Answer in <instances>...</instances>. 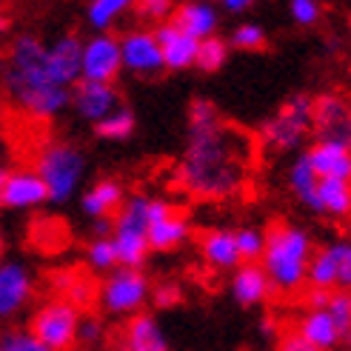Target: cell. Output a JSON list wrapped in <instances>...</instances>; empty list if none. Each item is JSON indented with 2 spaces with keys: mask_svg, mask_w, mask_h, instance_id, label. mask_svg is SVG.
I'll use <instances>...</instances> for the list:
<instances>
[{
  "mask_svg": "<svg viewBox=\"0 0 351 351\" xmlns=\"http://www.w3.org/2000/svg\"><path fill=\"white\" fill-rule=\"evenodd\" d=\"M243 171V143H237V132L226 126V120L189 129V146L178 169L183 189H189L195 197L217 200L240 186Z\"/></svg>",
  "mask_w": 351,
  "mask_h": 351,
  "instance_id": "1",
  "label": "cell"
},
{
  "mask_svg": "<svg viewBox=\"0 0 351 351\" xmlns=\"http://www.w3.org/2000/svg\"><path fill=\"white\" fill-rule=\"evenodd\" d=\"M6 89L34 117H55L72 103V89H63L46 72V46L38 34H21L6 60Z\"/></svg>",
  "mask_w": 351,
  "mask_h": 351,
  "instance_id": "2",
  "label": "cell"
},
{
  "mask_svg": "<svg viewBox=\"0 0 351 351\" xmlns=\"http://www.w3.org/2000/svg\"><path fill=\"white\" fill-rule=\"evenodd\" d=\"M311 237L303 229L289 223H271L263 234V271H266L271 289L300 291L306 283V269L311 260Z\"/></svg>",
  "mask_w": 351,
  "mask_h": 351,
  "instance_id": "3",
  "label": "cell"
},
{
  "mask_svg": "<svg viewBox=\"0 0 351 351\" xmlns=\"http://www.w3.org/2000/svg\"><path fill=\"white\" fill-rule=\"evenodd\" d=\"M86 171V157L77 146L72 143H49L38 154V178L43 180L49 200L63 203L72 197V191L77 189L80 178Z\"/></svg>",
  "mask_w": 351,
  "mask_h": 351,
  "instance_id": "4",
  "label": "cell"
},
{
  "mask_svg": "<svg viewBox=\"0 0 351 351\" xmlns=\"http://www.w3.org/2000/svg\"><path fill=\"white\" fill-rule=\"evenodd\" d=\"M77 326L80 311L63 300H55L32 317V337L49 351H69L77 343Z\"/></svg>",
  "mask_w": 351,
  "mask_h": 351,
  "instance_id": "5",
  "label": "cell"
},
{
  "mask_svg": "<svg viewBox=\"0 0 351 351\" xmlns=\"http://www.w3.org/2000/svg\"><path fill=\"white\" fill-rule=\"evenodd\" d=\"M308 129H311V97L294 95L289 103H283V106L277 109L274 117L263 123V140H266L269 146L286 152L300 143Z\"/></svg>",
  "mask_w": 351,
  "mask_h": 351,
  "instance_id": "6",
  "label": "cell"
},
{
  "mask_svg": "<svg viewBox=\"0 0 351 351\" xmlns=\"http://www.w3.org/2000/svg\"><path fill=\"white\" fill-rule=\"evenodd\" d=\"M306 280H308V289H317V291H331L335 286H340V291H348L351 245L348 243H331L326 249L311 252Z\"/></svg>",
  "mask_w": 351,
  "mask_h": 351,
  "instance_id": "7",
  "label": "cell"
},
{
  "mask_svg": "<svg viewBox=\"0 0 351 351\" xmlns=\"http://www.w3.org/2000/svg\"><path fill=\"white\" fill-rule=\"evenodd\" d=\"M152 286L149 277L143 271L134 269H117L109 274V280L100 286V300L103 308L112 314H126V311H137L146 303Z\"/></svg>",
  "mask_w": 351,
  "mask_h": 351,
  "instance_id": "8",
  "label": "cell"
},
{
  "mask_svg": "<svg viewBox=\"0 0 351 351\" xmlns=\"http://www.w3.org/2000/svg\"><path fill=\"white\" fill-rule=\"evenodd\" d=\"M120 46L109 34H95L89 43H83L80 55V80L92 83H112L120 75Z\"/></svg>",
  "mask_w": 351,
  "mask_h": 351,
  "instance_id": "9",
  "label": "cell"
},
{
  "mask_svg": "<svg viewBox=\"0 0 351 351\" xmlns=\"http://www.w3.org/2000/svg\"><path fill=\"white\" fill-rule=\"evenodd\" d=\"M120 46V63L132 69L137 75H157L163 72L160 46H157L154 34L146 29H132L117 40Z\"/></svg>",
  "mask_w": 351,
  "mask_h": 351,
  "instance_id": "10",
  "label": "cell"
},
{
  "mask_svg": "<svg viewBox=\"0 0 351 351\" xmlns=\"http://www.w3.org/2000/svg\"><path fill=\"white\" fill-rule=\"evenodd\" d=\"M80 55H83V40L77 34H63L46 49V72L58 86L69 89L72 83L80 80Z\"/></svg>",
  "mask_w": 351,
  "mask_h": 351,
  "instance_id": "11",
  "label": "cell"
},
{
  "mask_svg": "<svg viewBox=\"0 0 351 351\" xmlns=\"http://www.w3.org/2000/svg\"><path fill=\"white\" fill-rule=\"evenodd\" d=\"M311 129H317L320 140H343L348 143V106L340 95L311 97Z\"/></svg>",
  "mask_w": 351,
  "mask_h": 351,
  "instance_id": "12",
  "label": "cell"
},
{
  "mask_svg": "<svg viewBox=\"0 0 351 351\" xmlns=\"http://www.w3.org/2000/svg\"><path fill=\"white\" fill-rule=\"evenodd\" d=\"M114 351H169V340L163 337V331L152 314L140 311L123 323Z\"/></svg>",
  "mask_w": 351,
  "mask_h": 351,
  "instance_id": "13",
  "label": "cell"
},
{
  "mask_svg": "<svg viewBox=\"0 0 351 351\" xmlns=\"http://www.w3.org/2000/svg\"><path fill=\"white\" fill-rule=\"evenodd\" d=\"M75 109L80 117L100 123L103 117H109L114 109H120V95L112 83H92V80H77L75 83Z\"/></svg>",
  "mask_w": 351,
  "mask_h": 351,
  "instance_id": "14",
  "label": "cell"
},
{
  "mask_svg": "<svg viewBox=\"0 0 351 351\" xmlns=\"http://www.w3.org/2000/svg\"><path fill=\"white\" fill-rule=\"evenodd\" d=\"M308 166L317 174V180L335 178V180H348L351 178V152L343 140H317L308 152Z\"/></svg>",
  "mask_w": 351,
  "mask_h": 351,
  "instance_id": "15",
  "label": "cell"
},
{
  "mask_svg": "<svg viewBox=\"0 0 351 351\" xmlns=\"http://www.w3.org/2000/svg\"><path fill=\"white\" fill-rule=\"evenodd\" d=\"M152 34H154L157 46H160L163 69H174V72H180V69L195 66V58H197V40H195V38H189V34H183L171 21L160 23Z\"/></svg>",
  "mask_w": 351,
  "mask_h": 351,
  "instance_id": "16",
  "label": "cell"
},
{
  "mask_svg": "<svg viewBox=\"0 0 351 351\" xmlns=\"http://www.w3.org/2000/svg\"><path fill=\"white\" fill-rule=\"evenodd\" d=\"M49 200V191L43 180L34 171H12L0 186V206L12 208H32Z\"/></svg>",
  "mask_w": 351,
  "mask_h": 351,
  "instance_id": "17",
  "label": "cell"
},
{
  "mask_svg": "<svg viewBox=\"0 0 351 351\" xmlns=\"http://www.w3.org/2000/svg\"><path fill=\"white\" fill-rule=\"evenodd\" d=\"M189 234V220L183 215V208L171 206L163 217H157L146 226V240L149 252H171L186 240Z\"/></svg>",
  "mask_w": 351,
  "mask_h": 351,
  "instance_id": "18",
  "label": "cell"
},
{
  "mask_svg": "<svg viewBox=\"0 0 351 351\" xmlns=\"http://www.w3.org/2000/svg\"><path fill=\"white\" fill-rule=\"evenodd\" d=\"M32 297V277L21 263L0 266V317H9Z\"/></svg>",
  "mask_w": 351,
  "mask_h": 351,
  "instance_id": "19",
  "label": "cell"
},
{
  "mask_svg": "<svg viewBox=\"0 0 351 351\" xmlns=\"http://www.w3.org/2000/svg\"><path fill=\"white\" fill-rule=\"evenodd\" d=\"M171 23L178 26L183 34L195 38L197 43L212 38L217 29V12L212 3H180L171 12Z\"/></svg>",
  "mask_w": 351,
  "mask_h": 351,
  "instance_id": "20",
  "label": "cell"
},
{
  "mask_svg": "<svg viewBox=\"0 0 351 351\" xmlns=\"http://www.w3.org/2000/svg\"><path fill=\"white\" fill-rule=\"evenodd\" d=\"M271 291L274 289L269 283V277H266V271H263V266H257V263H243V266L237 269V274H234V280H232L234 300L240 306H245V308L263 303Z\"/></svg>",
  "mask_w": 351,
  "mask_h": 351,
  "instance_id": "21",
  "label": "cell"
},
{
  "mask_svg": "<svg viewBox=\"0 0 351 351\" xmlns=\"http://www.w3.org/2000/svg\"><path fill=\"white\" fill-rule=\"evenodd\" d=\"M55 289L63 294V303H69L75 311H83V308H92L95 306V300H97V294H100V289H97V280H92L86 271H80V269H69V271H60V274H55Z\"/></svg>",
  "mask_w": 351,
  "mask_h": 351,
  "instance_id": "22",
  "label": "cell"
},
{
  "mask_svg": "<svg viewBox=\"0 0 351 351\" xmlns=\"http://www.w3.org/2000/svg\"><path fill=\"white\" fill-rule=\"evenodd\" d=\"M123 197H126V189H123V183L106 178V180L95 183L83 195V212L89 215V217H95V220H106L109 215L120 212Z\"/></svg>",
  "mask_w": 351,
  "mask_h": 351,
  "instance_id": "23",
  "label": "cell"
},
{
  "mask_svg": "<svg viewBox=\"0 0 351 351\" xmlns=\"http://www.w3.org/2000/svg\"><path fill=\"white\" fill-rule=\"evenodd\" d=\"M297 335L317 351H331V348H337L343 343L340 331H337L335 320L328 317L326 308L323 311H308L306 317L300 320V326H297Z\"/></svg>",
  "mask_w": 351,
  "mask_h": 351,
  "instance_id": "24",
  "label": "cell"
},
{
  "mask_svg": "<svg viewBox=\"0 0 351 351\" xmlns=\"http://www.w3.org/2000/svg\"><path fill=\"white\" fill-rule=\"evenodd\" d=\"M112 249L114 257L123 269H134L140 271V266L149 260V240L146 232H132V229H112Z\"/></svg>",
  "mask_w": 351,
  "mask_h": 351,
  "instance_id": "25",
  "label": "cell"
},
{
  "mask_svg": "<svg viewBox=\"0 0 351 351\" xmlns=\"http://www.w3.org/2000/svg\"><path fill=\"white\" fill-rule=\"evenodd\" d=\"M200 252H203L206 263H212L217 269H232L240 263L237 249H234V232H223V229L206 232L200 237Z\"/></svg>",
  "mask_w": 351,
  "mask_h": 351,
  "instance_id": "26",
  "label": "cell"
},
{
  "mask_svg": "<svg viewBox=\"0 0 351 351\" xmlns=\"http://www.w3.org/2000/svg\"><path fill=\"white\" fill-rule=\"evenodd\" d=\"M317 212L331 215V217H346L351 208V189L348 180H335V178H323L317 180Z\"/></svg>",
  "mask_w": 351,
  "mask_h": 351,
  "instance_id": "27",
  "label": "cell"
},
{
  "mask_svg": "<svg viewBox=\"0 0 351 351\" xmlns=\"http://www.w3.org/2000/svg\"><path fill=\"white\" fill-rule=\"evenodd\" d=\"M289 183H291L294 195L300 197V203H306L311 212H317V195H314V191H317V174L311 171L306 152L294 160V166H291V171H289ZM317 215H320V212H317Z\"/></svg>",
  "mask_w": 351,
  "mask_h": 351,
  "instance_id": "28",
  "label": "cell"
},
{
  "mask_svg": "<svg viewBox=\"0 0 351 351\" xmlns=\"http://www.w3.org/2000/svg\"><path fill=\"white\" fill-rule=\"evenodd\" d=\"M137 126L134 112L132 109H114L109 117H103L100 123H95V134L103 140H126Z\"/></svg>",
  "mask_w": 351,
  "mask_h": 351,
  "instance_id": "29",
  "label": "cell"
},
{
  "mask_svg": "<svg viewBox=\"0 0 351 351\" xmlns=\"http://www.w3.org/2000/svg\"><path fill=\"white\" fill-rule=\"evenodd\" d=\"M226 58H229V40L217 38V34H212V38H206L197 43V58H195V66H200L203 72H217V69H223Z\"/></svg>",
  "mask_w": 351,
  "mask_h": 351,
  "instance_id": "30",
  "label": "cell"
},
{
  "mask_svg": "<svg viewBox=\"0 0 351 351\" xmlns=\"http://www.w3.org/2000/svg\"><path fill=\"white\" fill-rule=\"evenodd\" d=\"M326 311H328V317L335 320L340 337L348 340V335H351V297H348V291H331Z\"/></svg>",
  "mask_w": 351,
  "mask_h": 351,
  "instance_id": "31",
  "label": "cell"
},
{
  "mask_svg": "<svg viewBox=\"0 0 351 351\" xmlns=\"http://www.w3.org/2000/svg\"><path fill=\"white\" fill-rule=\"evenodd\" d=\"M126 9H129V0H95V3H89V23L103 32Z\"/></svg>",
  "mask_w": 351,
  "mask_h": 351,
  "instance_id": "32",
  "label": "cell"
},
{
  "mask_svg": "<svg viewBox=\"0 0 351 351\" xmlns=\"http://www.w3.org/2000/svg\"><path fill=\"white\" fill-rule=\"evenodd\" d=\"M232 46L240 51H263L269 46V40H266V32L257 23H243L232 32Z\"/></svg>",
  "mask_w": 351,
  "mask_h": 351,
  "instance_id": "33",
  "label": "cell"
},
{
  "mask_svg": "<svg viewBox=\"0 0 351 351\" xmlns=\"http://www.w3.org/2000/svg\"><path fill=\"white\" fill-rule=\"evenodd\" d=\"M234 249H237L240 260L257 263L260 254H263V232H257V229H240V232H234Z\"/></svg>",
  "mask_w": 351,
  "mask_h": 351,
  "instance_id": "34",
  "label": "cell"
},
{
  "mask_svg": "<svg viewBox=\"0 0 351 351\" xmlns=\"http://www.w3.org/2000/svg\"><path fill=\"white\" fill-rule=\"evenodd\" d=\"M86 257H89V263H92L95 269H114L117 266V257H114V249H112V240L109 237L92 240Z\"/></svg>",
  "mask_w": 351,
  "mask_h": 351,
  "instance_id": "35",
  "label": "cell"
},
{
  "mask_svg": "<svg viewBox=\"0 0 351 351\" xmlns=\"http://www.w3.org/2000/svg\"><path fill=\"white\" fill-rule=\"evenodd\" d=\"M149 294L154 297L157 308H174V306H180V300H183V289H180V283H174V280L157 283L154 291H149Z\"/></svg>",
  "mask_w": 351,
  "mask_h": 351,
  "instance_id": "36",
  "label": "cell"
},
{
  "mask_svg": "<svg viewBox=\"0 0 351 351\" xmlns=\"http://www.w3.org/2000/svg\"><path fill=\"white\" fill-rule=\"evenodd\" d=\"M0 351H49V348H43L26 331H9V335L0 337Z\"/></svg>",
  "mask_w": 351,
  "mask_h": 351,
  "instance_id": "37",
  "label": "cell"
},
{
  "mask_svg": "<svg viewBox=\"0 0 351 351\" xmlns=\"http://www.w3.org/2000/svg\"><path fill=\"white\" fill-rule=\"evenodd\" d=\"M171 12H174V3H169V0H143V3H137V14L146 17V21H154L157 26L166 23Z\"/></svg>",
  "mask_w": 351,
  "mask_h": 351,
  "instance_id": "38",
  "label": "cell"
},
{
  "mask_svg": "<svg viewBox=\"0 0 351 351\" xmlns=\"http://www.w3.org/2000/svg\"><path fill=\"white\" fill-rule=\"evenodd\" d=\"M291 17L300 26H314L320 21V6L314 0H294L291 3Z\"/></svg>",
  "mask_w": 351,
  "mask_h": 351,
  "instance_id": "39",
  "label": "cell"
},
{
  "mask_svg": "<svg viewBox=\"0 0 351 351\" xmlns=\"http://www.w3.org/2000/svg\"><path fill=\"white\" fill-rule=\"evenodd\" d=\"M277 351H317L314 346H308L297 331H286L283 337H280V346H277Z\"/></svg>",
  "mask_w": 351,
  "mask_h": 351,
  "instance_id": "40",
  "label": "cell"
},
{
  "mask_svg": "<svg viewBox=\"0 0 351 351\" xmlns=\"http://www.w3.org/2000/svg\"><path fill=\"white\" fill-rule=\"evenodd\" d=\"M97 337H100V323H97V317L80 320V326H77V340L92 343V340H97Z\"/></svg>",
  "mask_w": 351,
  "mask_h": 351,
  "instance_id": "41",
  "label": "cell"
},
{
  "mask_svg": "<svg viewBox=\"0 0 351 351\" xmlns=\"http://www.w3.org/2000/svg\"><path fill=\"white\" fill-rule=\"evenodd\" d=\"M252 6V0H226L223 9H229V12H245Z\"/></svg>",
  "mask_w": 351,
  "mask_h": 351,
  "instance_id": "42",
  "label": "cell"
},
{
  "mask_svg": "<svg viewBox=\"0 0 351 351\" xmlns=\"http://www.w3.org/2000/svg\"><path fill=\"white\" fill-rule=\"evenodd\" d=\"M40 229H46V234H43V237H51V234H49V223H40ZM40 249H43V252H55V249H51V240H43Z\"/></svg>",
  "mask_w": 351,
  "mask_h": 351,
  "instance_id": "43",
  "label": "cell"
},
{
  "mask_svg": "<svg viewBox=\"0 0 351 351\" xmlns=\"http://www.w3.org/2000/svg\"><path fill=\"white\" fill-rule=\"evenodd\" d=\"M9 26H12V17H9L6 12H0V34H3Z\"/></svg>",
  "mask_w": 351,
  "mask_h": 351,
  "instance_id": "44",
  "label": "cell"
},
{
  "mask_svg": "<svg viewBox=\"0 0 351 351\" xmlns=\"http://www.w3.org/2000/svg\"><path fill=\"white\" fill-rule=\"evenodd\" d=\"M3 180H6V171H3V169H0V186H3Z\"/></svg>",
  "mask_w": 351,
  "mask_h": 351,
  "instance_id": "45",
  "label": "cell"
},
{
  "mask_svg": "<svg viewBox=\"0 0 351 351\" xmlns=\"http://www.w3.org/2000/svg\"><path fill=\"white\" fill-rule=\"evenodd\" d=\"M0 260H3V243H0ZM0 266H3V263H0Z\"/></svg>",
  "mask_w": 351,
  "mask_h": 351,
  "instance_id": "46",
  "label": "cell"
},
{
  "mask_svg": "<svg viewBox=\"0 0 351 351\" xmlns=\"http://www.w3.org/2000/svg\"><path fill=\"white\" fill-rule=\"evenodd\" d=\"M0 243H3V237H0Z\"/></svg>",
  "mask_w": 351,
  "mask_h": 351,
  "instance_id": "47",
  "label": "cell"
}]
</instances>
